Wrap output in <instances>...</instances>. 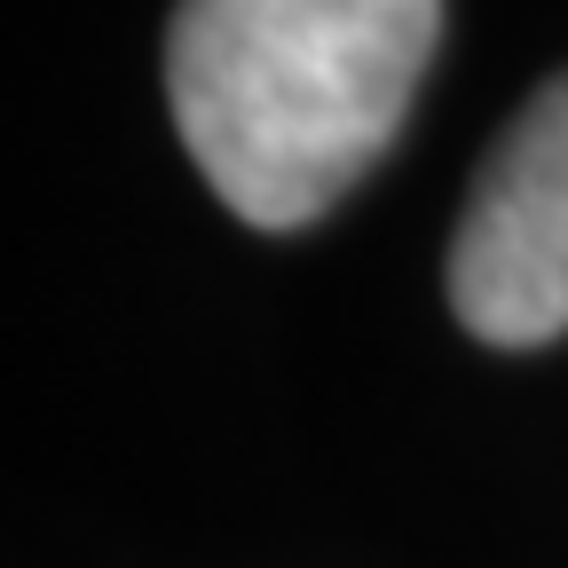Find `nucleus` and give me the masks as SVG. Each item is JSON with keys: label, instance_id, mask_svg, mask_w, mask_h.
Wrapping results in <instances>:
<instances>
[{"label": "nucleus", "instance_id": "f257e3e1", "mask_svg": "<svg viewBox=\"0 0 568 568\" xmlns=\"http://www.w3.org/2000/svg\"><path fill=\"white\" fill-rule=\"evenodd\" d=\"M443 0H182L166 95L197 174L253 230H308L410 119Z\"/></svg>", "mask_w": 568, "mask_h": 568}, {"label": "nucleus", "instance_id": "f03ea898", "mask_svg": "<svg viewBox=\"0 0 568 568\" xmlns=\"http://www.w3.org/2000/svg\"><path fill=\"white\" fill-rule=\"evenodd\" d=\"M450 308L489 347H545L568 332V71L514 111L466 190Z\"/></svg>", "mask_w": 568, "mask_h": 568}]
</instances>
